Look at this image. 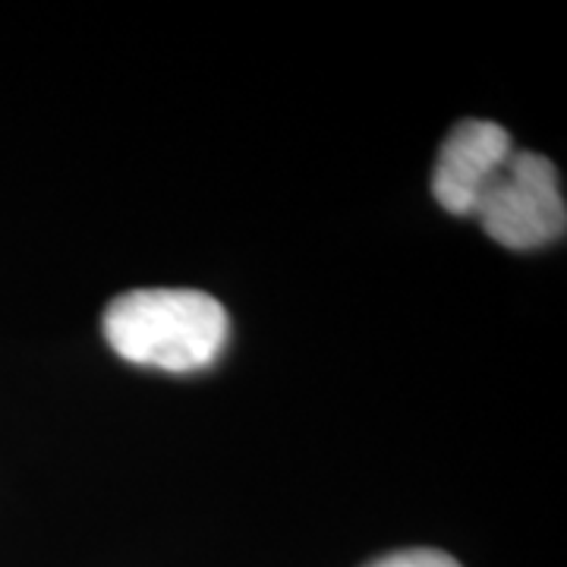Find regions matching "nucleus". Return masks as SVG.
<instances>
[{
    "label": "nucleus",
    "instance_id": "nucleus-4",
    "mask_svg": "<svg viewBox=\"0 0 567 567\" xmlns=\"http://www.w3.org/2000/svg\"><path fill=\"white\" fill-rule=\"evenodd\" d=\"M365 567H461L451 555L439 551V548H406V551H394L379 561Z\"/></svg>",
    "mask_w": 567,
    "mask_h": 567
},
{
    "label": "nucleus",
    "instance_id": "nucleus-3",
    "mask_svg": "<svg viewBox=\"0 0 567 567\" xmlns=\"http://www.w3.org/2000/svg\"><path fill=\"white\" fill-rule=\"evenodd\" d=\"M514 145L505 126L464 121L447 133L432 174V193L451 215H473L492 181L502 174Z\"/></svg>",
    "mask_w": 567,
    "mask_h": 567
},
{
    "label": "nucleus",
    "instance_id": "nucleus-1",
    "mask_svg": "<svg viewBox=\"0 0 567 567\" xmlns=\"http://www.w3.org/2000/svg\"><path fill=\"white\" fill-rule=\"evenodd\" d=\"M104 338L114 353L164 372H196L221 357L227 309L193 287L126 290L104 309Z\"/></svg>",
    "mask_w": 567,
    "mask_h": 567
},
{
    "label": "nucleus",
    "instance_id": "nucleus-2",
    "mask_svg": "<svg viewBox=\"0 0 567 567\" xmlns=\"http://www.w3.org/2000/svg\"><path fill=\"white\" fill-rule=\"evenodd\" d=\"M483 230L507 249L561 240L567 205L555 164L536 152H514L473 212Z\"/></svg>",
    "mask_w": 567,
    "mask_h": 567
}]
</instances>
